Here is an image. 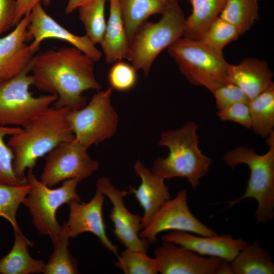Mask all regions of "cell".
<instances>
[{"label":"cell","mask_w":274,"mask_h":274,"mask_svg":"<svg viewBox=\"0 0 274 274\" xmlns=\"http://www.w3.org/2000/svg\"><path fill=\"white\" fill-rule=\"evenodd\" d=\"M94 61L74 47H63L36 54L30 63L33 85L39 90L57 95L54 107L70 110L85 106L83 92L99 90Z\"/></svg>","instance_id":"obj_1"},{"label":"cell","mask_w":274,"mask_h":274,"mask_svg":"<svg viewBox=\"0 0 274 274\" xmlns=\"http://www.w3.org/2000/svg\"><path fill=\"white\" fill-rule=\"evenodd\" d=\"M70 110L50 107L10 135L7 145L14 154L13 168L20 179L27 181L26 170L32 169L39 158L59 144L75 139L67 120Z\"/></svg>","instance_id":"obj_2"},{"label":"cell","mask_w":274,"mask_h":274,"mask_svg":"<svg viewBox=\"0 0 274 274\" xmlns=\"http://www.w3.org/2000/svg\"><path fill=\"white\" fill-rule=\"evenodd\" d=\"M199 126L189 121L179 129L161 133L158 145L166 147L169 152L166 157H158L154 161L151 170L154 175L164 180L186 178L193 189L197 187L212 163L199 148Z\"/></svg>","instance_id":"obj_3"},{"label":"cell","mask_w":274,"mask_h":274,"mask_svg":"<svg viewBox=\"0 0 274 274\" xmlns=\"http://www.w3.org/2000/svg\"><path fill=\"white\" fill-rule=\"evenodd\" d=\"M268 150L262 155L253 148L242 146L225 153L223 159L232 169L239 164L249 168L250 174L245 192L229 202L230 208L247 198L254 199L258 204L255 213L257 223H265L274 217V131L267 137Z\"/></svg>","instance_id":"obj_4"},{"label":"cell","mask_w":274,"mask_h":274,"mask_svg":"<svg viewBox=\"0 0 274 274\" xmlns=\"http://www.w3.org/2000/svg\"><path fill=\"white\" fill-rule=\"evenodd\" d=\"M186 18L179 0L171 2L158 21H146L138 29L130 42L126 59L147 77L159 54L184 36Z\"/></svg>","instance_id":"obj_5"},{"label":"cell","mask_w":274,"mask_h":274,"mask_svg":"<svg viewBox=\"0 0 274 274\" xmlns=\"http://www.w3.org/2000/svg\"><path fill=\"white\" fill-rule=\"evenodd\" d=\"M182 74L192 84L201 86L211 93L228 82V63L223 52L202 42L183 37L167 48Z\"/></svg>","instance_id":"obj_6"},{"label":"cell","mask_w":274,"mask_h":274,"mask_svg":"<svg viewBox=\"0 0 274 274\" xmlns=\"http://www.w3.org/2000/svg\"><path fill=\"white\" fill-rule=\"evenodd\" d=\"M26 177L30 189L22 203L28 208L38 232L48 236L54 245L62 230V226L57 220L56 212L64 204L81 201L77 192L80 181L76 179L67 180L60 187L53 189L39 180L32 169L27 170Z\"/></svg>","instance_id":"obj_7"},{"label":"cell","mask_w":274,"mask_h":274,"mask_svg":"<svg viewBox=\"0 0 274 274\" xmlns=\"http://www.w3.org/2000/svg\"><path fill=\"white\" fill-rule=\"evenodd\" d=\"M30 66L19 74L0 80V125L24 127L50 107L57 95L34 96L29 91L33 85Z\"/></svg>","instance_id":"obj_8"},{"label":"cell","mask_w":274,"mask_h":274,"mask_svg":"<svg viewBox=\"0 0 274 274\" xmlns=\"http://www.w3.org/2000/svg\"><path fill=\"white\" fill-rule=\"evenodd\" d=\"M112 90L109 87L98 91L85 106L67 114L75 140L87 149L110 138L117 130L118 116L111 102Z\"/></svg>","instance_id":"obj_9"},{"label":"cell","mask_w":274,"mask_h":274,"mask_svg":"<svg viewBox=\"0 0 274 274\" xmlns=\"http://www.w3.org/2000/svg\"><path fill=\"white\" fill-rule=\"evenodd\" d=\"M87 150L75 139L59 144L46 155L40 180L52 187L67 180L81 182L91 176L99 162L88 155Z\"/></svg>","instance_id":"obj_10"},{"label":"cell","mask_w":274,"mask_h":274,"mask_svg":"<svg viewBox=\"0 0 274 274\" xmlns=\"http://www.w3.org/2000/svg\"><path fill=\"white\" fill-rule=\"evenodd\" d=\"M165 231H182L202 236L217 234L192 214L188 206L185 190L180 191L175 198L166 200L139 235L150 244H154L157 235Z\"/></svg>","instance_id":"obj_11"},{"label":"cell","mask_w":274,"mask_h":274,"mask_svg":"<svg viewBox=\"0 0 274 274\" xmlns=\"http://www.w3.org/2000/svg\"><path fill=\"white\" fill-rule=\"evenodd\" d=\"M158 273L161 274H231L229 262L201 256L173 243L162 241L154 251Z\"/></svg>","instance_id":"obj_12"},{"label":"cell","mask_w":274,"mask_h":274,"mask_svg":"<svg viewBox=\"0 0 274 274\" xmlns=\"http://www.w3.org/2000/svg\"><path fill=\"white\" fill-rule=\"evenodd\" d=\"M96 189L110 199L112 208L109 218L114 226L113 233L126 249L147 252L150 243L140 236L142 229V217L131 213L126 208L124 198L130 192L115 187L106 177L99 178Z\"/></svg>","instance_id":"obj_13"},{"label":"cell","mask_w":274,"mask_h":274,"mask_svg":"<svg viewBox=\"0 0 274 274\" xmlns=\"http://www.w3.org/2000/svg\"><path fill=\"white\" fill-rule=\"evenodd\" d=\"M105 195L96 189L92 199L87 203L72 201L69 207V217L62 226L61 233L68 238L76 237L84 232L96 236L105 248L119 256L117 246L107 236L102 215Z\"/></svg>","instance_id":"obj_14"},{"label":"cell","mask_w":274,"mask_h":274,"mask_svg":"<svg viewBox=\"0 0 274 274\" xmlns=\"http://www.w3.org/2000/svg\"><path fill=\"white\" fill-rule=\"evenodd\" d=\"M30 44L39 50L41 43L45 39H55L66 42L83 52L94 62L98 61L102 53L85 35L78 36L59 24L44 10L41 4H37L30 13L27 27Z\"/></svg>","instance_id":"obj_15"},{"label":"cell","mask_w":274,"mask_h":274,"mask_svg":"<svg viewBox=\"0 0 274 274\" xmlns=\"http://www.w3.org/2000/svg\"><path fill=\"white\" fill-rule=\"evenodd\" d=\"M30 13L25 15L8 35L0 37V80L12 78L30 66L39 50L31 44L27 27Z\"/></svg>","instance_id":"obj_16"},{"label":"cell","mask_w":274,"mask_h":274,"mask_svg":"<svg viewBox=\"0 0 274 274\" xmlns=\"http://www.w3.org/2000/svg\"><path fill=\"white\" fill-rule=\"evenodd\" d=\"M162 241L173 243L203 256L230 262L247 245L242 238L228 235L202 236L182 231H170L162 236Z\"/></svg>","instance_id":"obj_17"},{"label":"cell","mask_w":274,"mask_h":274,"mask_svg":"<svg viewBox=\"0 0 274 274\" xmlns=\"http://www.w3.org/2000/svg\"><path fill=\"white\" fill-rule=\"evenodd\" d=\"M136 175L141 179V184L135 189L130 187L129 191L133 193L140 206L143 208L142 229L145 227L159 208L171 198L168 188L163 179L154 175L138 160L134 165Z\"/></svg>","instance_id":"obj_18"},{"label":"cell","mask_w":274,"mask_h":274,"mask_svg":"<svg viewBox=\"0 0 274 274\" xmlns=\"http://www.w3.org/2000/svg\"><path fill=\"white\" fill-rule=\"evenodd\" d=\"M228 82L238 86L251 100L272 83L273 74L265 60L248 58L228 65Z\"/></svg>","instance_id":"obj_19"},{"label":"cell","mask_w":274,"mask_h":274,"mask_svg":"<svg viewBox=\"0 0 274 274\" xmlns=\"http://www.w3.org/2000/svg\"><path fill=\"white\" fill-rule=\"evenodd\" d=\"M109 17L100 45L107 63L126 58L129 40L118 0H110Z\"/></svg>","instance_id":"obj_20"},{"label":"cell","mask_w":274,"mask_h":274,"mask_svg":"<svg viewBox=\"0 0 274 274\" xmlns=\"http://www.w3.org/2000/svg\"><path fill=\"white\" fill-rule=\"evenodd\" d=\"M33 243L22 233L15 232V240L10 251L0 259V273L30 274L43 273L45 263L32 258L28 247Z\"/></svg>","instance_id":"obj_21"},{"label":"cell","mask_w":274,"mask_h":274,"mask_svg":"<svg viewBox=\"0 0 274 274\" xmlns=\"http://www.w3.org/2000/svg\"><path fill=\"white\" fill-rule=\"evenodd\" d=\"M174 0H118L129 43L151 16L162 14ZM130 44V43H129Z\"/></svg>","instance_id":"obj_22"},{"label":"cell","mask_w":274,"mask_h":274,"mask_svg":"<svg viewBox=\"0 0 274 274\" xmlns=\"http://www.w3.org/2000/svg\"><path fill=\"white\" fill-rule=\"evenodd\" d=\"M192 12L186 18L183 37L200 40L210 24L219 16L227 0H190Z\"/></svg>","instance_id":"obj_23"},{"label":"cell","mask_w":274,"mask_h":274,"mask_svg":"<svg viewBox=\"0 0 274 274\" xmlns=\"http://www.w3.org/2000/svg\"><path fill=\"white\" fill-rule=\"evenodd\" d=\"M230 264L232 274H273L274 264L257 241L241 250Z\"/></svg>","instance_id":"obj_24"},{"label":"cell","mask_w":274,"mask_h":274,"mask_svg":"<svg viewBox=\"0 0 274 274\" xmlns=\"http://www.w3.org/2000/svg\"><path fill=\"white\" fill-rule=\"evenodd\" d=\"M251 129L263 138H267L273 132L274 127V83L248 102Z\"/></svg>","instance_id":"obj_25"},{"label":"cell","mask_w":274,"mask_h":274,"mask_svg":"<svg viewBox=\"0 0 274 274\" xmlns=\"http://www.w3.org/2000/svg\"><path fill=\"white\" fill-rule=\"evenodd\" d=\"M259 0H227L219 17L234 25L241 35L259 19Z\"/></svg>","instance_id":"obj_26"},{"label":"cell","mask_w":274,"mask_h":274,"mask_svg":"<svg viewBox=\"0 0 274 274\" xmlns=\"http://www.w3.org/2000/svg\"><path fill=\"white\" fill-rule=\"evenodd\" d=\"M106 0H93L78 9L86 35L94 45L100 44L106 28Z\"/></svg>","instance_id":"obj_27"},{"label":"cell","mask_w":274,"mask_h":274,"mask_svg":"<svg viewBox=\"0 0 274 274\" xmlns=\"http://www.w3.org/2000/svg\"><path fill=\"white\" fill-rule=\"evenodd\" d=\"M29 189L28 183L11 185L0 182V217L10 222L15 232L21 231L16 220V214Z\"/></svg>","instance_id":"obj_28"},{"label":"cell","mask_w":274,"mask_h":274,"mask_svg":"<svg viewBox=\"0 0 274 274\" xmlns=\"http://www.w3.org/2000/svg\"><path fill=\"white\" fill-rule=\"evenodd\" d=\"M69 238L61 233L54 245V250L45 264V274L79 273L77 260L68 250Z\"/></svg>","instance_id":"obj_29"},{"label":"cell","mask_w":274,"mask_h":274,"mask_svg":"<svg viewBox=\"0 0 274 274\" xmlns=\"http://www.w3.org/2000/svg\"><path fill=\"white\" fill-rule=\"evenodd\" d=\"M241 35L234 25L219 16L210 24L200 40L213 49L223 52L226 45L236 40Z\"/></svg>","instance_id":"obj_30"},{"label":"cell","mask_w":274,"mask_h":274,"mask_svg":"<svg viewBox=\"0 0 274 274\" xmlns=\"http://www.w3.org/2000/svg\"><path fill=\"white\" fill-rule=\"evenodd\" d=\"M22 128L0 125V182L11 185H21L28 183L19 178L15 173L13 162L14 154L11 149L6 144L4 138L18 133Z\"/></svg>","instance_id":"obj_31"},{"label":"cell","mask_w":274,"mask_h":274,"mask_svg":"<svg viewBox=\"0 0 274 274\" xmlns=\"http://www.w3.org/2000/svg\"><path fill=\"white\" fill-rule=\"evenodd\" d=\"M116 266L125 274H156L154 258L146 252L126 249L117 257Z\"/></svg>","instance_id":"obj_32"},{"label":"cell","mask_w":274,"mask_h":274,"mask_svg":"<svg viewBox=\"0 0 274 274\" xmlns=\"http://www.w3.org/2000/svg\"><path fill=\"white\" fill-rule=\"evenodd\" d=\"M138 71L130 63L122 60L113 63L108 74V80L112 89L125 92L136 84Z\"/></svg>","instance_id":"obj_33"},{"label":"cell","mask_w":274,"mask_h":274,"mask_svg":"<svg viewBox=\"0 0 274 274\" xmlns=\"http://www.w3.org/2000/svg\"><path fill=\"white\" fill-rule=\"evenodd\" d=\"M219 110L238 102H248L249 100L243 91L235 84L228 82L213 92Z\"/></svg>","instance_id":"obj_34"},{"label":"cell","mask_w":274,"mask_h":274,"mask_svg":"<svg viewBox=\"0 0 274 274\" xmlns=\"http://www.w3.org/2000/svg\"><path fill=\"white\" fill-rule=\"evenodd\" d=\"M248 102H238L219 110L218 117L224 121H231L251 129V120Z\"/></svg>","instance_id":"obj_35"},{"label":"cell","mask_w":274,"mask_h":274,"mask_svg":"<svg viewBox=\"0 0 274 274\" xmlns=\"http://www.w3.org/2000/svg\"><path fill=\"white\" fill-rule=\"evenodd\" d=\"M15 0H0V35L15 26Z\"/></svg>","instance_id":"obj_36"},{"label":"cell","mask_w":274,"mask_h":274,"mask_svg":"<svg viewBox=\"0 0 274 274\" xmlns=\"http://www.w3.org/2000/svg\"><path fill=\"white\" fill-rule=\"evenodd\" d=\"M51 2V0H15V26L25 15L30 13L37 4L43 3L47 6Z\"/></svg>","instance_id":"obj_37"},{"label":"cell","mask_w":274,"mask_h":274,"mask_svg":"<svg viewBox=\"0 0 274 274\" xmlns=\"http://www.w3.org/2000/svg\"><path fill=\"white\" fill-rule=\"evenodd\" d=\"M92 1L93 0H68L65 8V12L66 14H69L78 9L81 6Z\"/></svg>","instance_id":"obj_38"}]
</instances>
